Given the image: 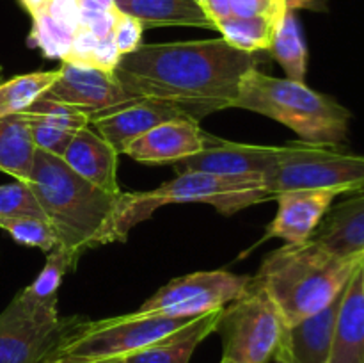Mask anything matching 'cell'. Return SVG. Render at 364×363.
Instances as JSON below:
<instances>
[{
    "label": "cell",
    "mask_w": 364,
    "mask_h": 363,
    "mask_svg": "<svg viewBox=\"0 0 364 363\" xmlns=\"http://www.w3.org/2000/svg\"><path fill=\"white\" fill-rule=\"evenodd\" d=\"M262 63L223 38L141 45L121 56L114 77L135 98L171 103L192 120L233 109L244 75Z\"/></svg>",
    "instance_id": "1"
},
{
    "label": "cell",
    "mask_w": 364,
    "mask_h": 363,
    "mask_svg": "<svg viewBox=\"0 0 364 363\" xmlns=\"http://www.w3.org/2000/svg\"><path fill=\"white\" fill-rule=\"evenodd\" d=\"M28 185L46 219L77 260L89 249L123 242L119 233L121 196L96 187L75 173L60 157L36 149Z\"/></svg>",
    "instance_id": "2"
},
{
    "label": "cell",
    "mask_w": 364,
    "mask_h": 363,
    "mask_svg": "<svg viewBox=\"0 0 364 363\" xmlns=\"http://www.w3.org/2000/svg\"><path fill=\"white\" fill-rule=\"evenodd\" d=\"M363 262L364 255L338 256L309 238L276 249L251 283L270 295L291 326L329 306Z\"/></svg>",
    "instance_id": "3"
},
{
    "label": "cell",
    "mask_w": 364,
    "mask_h": 363,
    "mask_svg": "<svg viewBox=\"0 0 364 363\" xmlns=\"http://www.w3.org/2000/svg\"><path fill=\"white\" fill-rule=\"evenodd\" d=\"M233 109L272 117L311 144H341L352 120L350 110L331 96L304 82L270 77L258 68L244 75Z\"/></svg>",
    "instance_id": "4"
},
{
    "label": "cell",
    "mask_w": 364,
    "mask_h": 363,
    "mask_svg": "<svg viewBox=\"0 0 364 363\" xmlns=\"http://www.w3.org/2000/svg\"><path fill=\"white\" fill-rule=\"evenodd\" d=\"M262 177H228V174L181 171L174 180L144 192H123L121 196L119 233L127 241L135 224L149 219L160 206L174 203H206L217 212L230 214L251 205L270 201Z\"/></svg>",
    "instance_id": "5"
},
{
    "label": "cell",
    "mask_w": 364,
    "mask_h": 363,
    "mask_svg": "<svg viewBox=\"0 0 364 363\" xmlns=\"http://www.w3.org/2000/svg\"><path fill=\"white\" fill-rule=\"evenodd\" d=\"M194 319L139 312V310L109 319H85L63 342L55 358L70 359L75 363L127 358L134 352L167 340L188 326Z\"/></svg>",
    "instance_id": "6"
},
{
    "label": "cell",
    "mask_w": 364,
    "mask_h": 363,
    "mask_svg": "<svg viewBox=\"0 0 364 363\" xmlns=\"http://www.w3.org/2000/svg\"><path fill=\"white\" fill-rule=\"evenodd\" d=\"M267 191L276 196L287 191L334 189L341 194L364 189V155L329 144L291 141L279 146L276 164L263 174Z\"/></svg>",
    "instance_id": "7"
},
{
    "label": "cell",
    "mask_w": 364,
    "mask_h": 363,
    "mask_svg": "<svg viewBox=\"0 0 364 363\" xmlns=\"http://www.w3.org/2000/svg\"><path fill=\"white\" fill-rule=\"evenodd\" d=\"M85 320L60 317L57 305H39L18 292L0 313V363H48Z\"/></svg>",
    "instance_id": "8"
},
{
    "label": "cell",
    "mask_w": 364,
    "mask_h": 363,
    "mask_svg": "<svg viewBox=\"0 0 364 363\" xmlns=\"http://www.w3.org/2000/svg\"><path fill=\"white\" fill-rule=\"evenodd\" d=\"M287 327L276 302L249 283L247 292L220 312L215 333L223 338V358L237 363H269Z\"/></svg>",
    "instance_id": "9"
},
{
    "label": "cell",
    "mask_w": 364,
    "mask_h": 363,
    "mask_svg": "<svg viewBox=\"0 0 364 363\" xmlns=\"http://www.w3.org/2000/svg\"><path fill=\"white\" fill-rule=\"evenodd\" d=\"M251 276L228 270H199L176 278L156 290L139 312L169 317H194L224 308L247 292Z\"/></svg>",
    "instance_id": "10"
},
{
    "label": "cell",
    "mask_w": 364,
    "mask_h": 363,
    "mask_svg": "<svg viewBox=\"0 0 364 363\" xmlns=\"http://www.w3.org/2000/svg\"><path fill=\"white\" fill-rule=\"evenodd\" d=\"M59 71V78L45 95L82 110L89 117L135 100V96L121 88L114 73L71 63H63Z\"/></svg>",
    "instance_id": "11"
},
{
    "label": "cell",
    "mask_w": 364,
    "mask_h": 363,
    "mask_svg": "<svg viewBox=\"0 0 364 363\" xmlns=\"http://www.w3.org/2000/svg\"><path fill=\"white\" fill-rule=\"evenodd\" d=\"M279 146L242 144L208 135L205 149L176 164L181 171L228 174V177H262L276 164Z\"/></svg>",
    "instance_id": "12"
},
{
    "label": "cell",
    "mask_w": 364,
    "mask_h": 363,
    "mask_svg": "<svg viewBox=\"0 0 364 363\" xmlns=\"http://www.w3.org/2000/svg\"><path fill=\"white\" fill-rule=\"evenodd\" d=\"M176 117H191L171 103L149 98H135L123 105L102 110L89 117V125L105 141L116 148L117 153H124L128 144L151 130L164 121Z\"/></svg>",
    "instance_id": "13"
},
{
    "label": "cell",
    "mask_w": 364,
    "mask_h": 363,
    "mask_svg": "<svg viewBox=\"0 0 364 363\" xmlns=\"http://www.w3.org/2000/svg\"><path fill=\"white\" fill-rule=\"evenodd\" d=\"M208 135L192 117L164 121L135 139L124 155L142 164H178L205 149Z\"/></svg>",
    "instance_id": "14"
},
{
    "label": "cell",
    "mask_w": 364,
    "mask_h": 363,
    "mask_svg": "<svg viewBox=\"0 0 364 363\" xmlns=\"http://www.w3.org/2000/svg\"><path fill=\"white\" fill-rule=\"evenodd\" d=\"M340 191L315 189V191H287L276 196L277 214L265 231V238H283L287 244H304L316 228Z\"/></svg>",
    "instance_id": "15"
},
{
    "label": "cell",
    "mask_w": 364,
    "mask_h": 363,
    "mask_svg": "<svg viewBox=\"0 0 364 363\" xmlns=\"http://www.w3.org/2000/svg\"><path fill=\"white\" fill-rule=\"evenodd\" d=\"M341 294L308 319L284 327L274 363H329Z\"/></svg>",
    "instance_id": "16"
},
{
    "label": "cell",
    "mask_w": 364,
    "mask_h": 363,
    "mask_svg": "<svg viewBox=\"0 0 364 363\" xmlns=\"http://www.w3.org/2000/svg\"><path fill=\"white\" fill-rule=\"evenodd\" d=\"M117 155L119 153L116 148L105 141L91 125H87L75 134L60 159L92 185L112 194H119Z\"/></svg>",
    "instance_id": "17"
},
{
    "label": "cell",
    "mask_w": 364,
    "mask_h": 363,
    "mask_svg": "<svg viewBox=\"0 0 364 363\" xmlns=\"http://www.w3.org/2000/svg\"><path fill=\"white\" fill-rule=\"evenodd\" d=\"M329 363H364V262L343 288Z\"/></svg>",
    "instance_id": "18"
},
{
    "label": "cell",
    "mask_w": 364,
    "mask_h": 363,
    "mask_svg": "<svg viewBox=\"0 0 364 363\" xmlns=\"http://www.w3.org/2000/svg\"><path fill=\"white\" fill-rule=\"evenodd\" d=\"M331 206L311 241L338 256L364 255V189Z\"/></svg>",
    "instance_id": "19"
},
{
    "label": "cell",
    "mask_w": 364,
    "mask_h": 363,
    "mask_svg": "<svg viewBox=\"0 0 364 363\" xmlns=\"http://www.w3.org/2000/svg\"><path fill=\"white\" fill-rule=\"evenodd\" d=\"M121 13L137 18L146 27L215 28L194 0H123L116 2Z\"/></svg>",
    "instance_id": "20"
},
{
    "label": "cell",
    "mask_w": 364,
    "mask_h": 363,
    "mask_svg": "<svg viewBox=\"0 0 364 363\" xmlns=\"http://www.w3.org/2000/svg\"><path fill=\"white\" fill-rule=\"evenodd\" d=\"M220 312L223 308L196 317L188 326H185L183 330L178 331L167 340L123 358L124 363H188L196 347L208 335L215 333Z\"/></svg>",
    "instance_id": "21"
},
{
    "label": "cell",
    "mask_w": 364,
    "mask_h": 363,
    "mask_svg": "<svg viewBox=\"0 0 364 363\" xmlns=\"http://www.w3.org/2000/svg\"><path fill=\"white\" fill-rule=\"evenodd\" d=\"M311 0H288L287 11L281 18L274 34L270 52L274 59L284 68L290 80L304 82L308 71V46L302 36L301 23L295 9L299 6H309Z\"/></svg>",
    "instance_id": "22"
},
{
    "label": "cell",
    "mask_w": 364,
    "mask_h": 363,
    "mask_svg": "<svg viewBox=\"0 0 364 363\" xmlns=\"http://www.w3.org/2000/svg\"><path fill=\"white\" fill-rule=\"evenodd\" d=\"M36 146L21 114L0 120V171L14 180L28 182Z\"/></svg>",
    "instance_id": "23"
},
{
    "label": "cell",
    "mask_w": 364,
    "mask_h": 363,
    "mask_svg": "<svg viewBox=\"0 0 364 363\" xmlns=\"http://www.w3.org/2000/svg\"><path fill=\"white\" fill-rule=\"evenodd\" d=\"M279 21L274 16H230L217 25V31L233 48L256 53L270 50Z\"/></svg>",
    "instance_id": "24"
},
{
    "label": "cell",
    "mask_w": 364,
    "mask_h": 363,
    "mask_svg": "<svg viewBox=\"0 0 364 363\" xmlns=\"http://www.w3.org/2000/svg\"><path fill=\"white\" fill-rule=\"evenodd\" d=\"M60 71H32L16 75L0 84V120L27 110L36 100L41 98L59 78Z\"/></svg>",
    "instance_id": "25"
},
{
    "label": "cell",
    "mask_w": 364,
    "mask_h": 363,
    "mask_svg": "<svg viewBox=\"0 0 364 363\" xmlns=\"http://www.w3.org/2000/svg\"><path fill=\"white\" fill-rule=\"evenodd\" d=\"M78 260L66 248L57 246L48 253V258H46L41 273L36 276L31 285L21 288L20 294L28 301L39 302V305H57V292H59L60 281L66 276L68 270L75 269Z\"/></svg>",
    "instance_id": "26"
},
{
    "label": "cell",
    "mask_w": 364,
    "mask_h": 363,
    "mask_svg": "<svg viewBox=\"0 0 364 363\" xmlns=\"http://www.w3.org/2000/svg\"><path fill=\"white\" fill-rule=\"evenodd\" d=\"M73 34L70 27L57 21L46 11L32 16V31L28 36V45L39 48L48 59H66L70 52Z\"/></svg>",
    "instance_id": "27"
},
{
    "label": "cell",
    "mask_w": 364,
    "mask_h": 363,
    "mask_svg": "<svg viewBox=\"0 0 364 363\" xmlns=\"http://www.w3.org/2000/svg\"><path fill=\"white\" fill-rule=\"evenodd\" d=\"M0 228L11 235L18 244L39 248L50 253L59 246V237L48 219L43 217H0Z\"/></svg>",
    "instance_id": "28"
},
{
    "label": "cell",
    "mask_w": 364,
    "mask_h": 363,
    "mask_svg": "<svg viewBox=\"0 0 364 363\" xmlns=\"http://www.w3.org/2000/svg\"><path fill=\"white\" fill-rule=\"evenodd\" d=\"M20 114L23 116L25 123H27L36 149H43V152L52 153V155L55 157L64 155V152L68 149L71 139L75 137L77 132L68 130V128L53 123L48 117L32 112V110L28 109Z\"/></svg>",
    "instance_id": "29"
},
{
    "label": "cell",
    "mask_w": 364,
    "mask_h": 363,
    "mask_svg": "<svg viewBox=\"0 0 364 363\" xmlns=\"http://www.w3.org/2000/svg\"><path fill=\"white\" fill-rule=\"evenodd\" d=\"M43 217L46 219L28 182L0 185V217Z\"/></svg>",
    "instance_id": "30"
},
{
    "label": "cell",
    "mask_w": 364,
    "mask_h": 363,
    "mask_svg": "<svg viewBox=\"0 0 364 363\" xmlns=\"http://www.w3.org/2000/svg\"><path fill=\"white\" fill-rule=\"evenodd\" d=\"M142 32H144V25L137 18L121 13V11L117 13L112 36L121 56H127V53L134 52L142 45Z\"/></svg>",
    "instance_id": "31"
},
{
    "label": "cell",
    "mask_w": 364,
    "mask_h": 363,
    "mask_svg": "<svg viewBox=\"0 0 364 363\" xmlns=\"http://www.w3.org/2000/svg\"><path fill=\"white\" fill-rule=\"evenodd\" d=\"M287 4L276 0H231V16H274L283 18Z\"/></svg>",
    "instance_id": "32"
},
{
    "label": "cell",
    "mask_w": 364,
    "mask_h": 363,
    "mask_svg": "<svg viewBox=\"0 0 364 363\" xmlns=\"http://www.w3.org/2000/svg\"><path fill=\"white\" fill-rule=\"evenodd\" d=\"M96 45H98V38L87 27L80 25V28L73 34L70 52H68L66 59L63 63L78 64V66H91V57Z\"/></svg>",
    "instance_id": "33"
},
{
    "label": "cell",
    "mask_w": 364,
    "mask_h": 363,
    "mask_svg": "<svg viewBox=\"0 0 364 363\" xmlns=\"http://www.w3.org/2000/svg\"><path fill=\"white\" fill-rule=\"evenodd\" d=\"M121 60V52L117 48L116 41H114V36H107V38L98 39V45H96L95 52L91 57V66L98 68V70L107 71V73H114V70L117 68Z\"/></svg>",
    "instance_id": "34"
},
{
    "label": "cell",
    "mask_w": 364,
    "mask_h": 363,
    "mask_svg": "<svg viewBox=\"0 0 364 363\" xmlns=\"http://www.w3.org/2000/svg\"><path fill=\"white\" fill-rule=\"evenodd\" d=\"M43 11H46L50 16L55 18L57 21L64 23L66 27H70L73 32L80 28L82 18L78 0H50Z\"/></svg>",
    "instance_id": "35"
},
{
    "label": "cell",
    "mask_w": 364,
    "mask_h": 363,
    "mask_svg": "<svg viewBox=\"0 0 364 363\" xmlns=\"http://www.w3.org/2000/svg\"><path fill=\"white\" fill-rule=\"evenodd\" d=\"M203 11L217 31V25L231 16V0H205Z\"/></svg>",
    "instance_id": "36"
},
{
    "label": "cell",
    "mask_w": 364,
    "mask_h": 363,
    "mask_svg": "<svg viewBox=\"0 0 364 363\" xmlns=\"http://www.w3.org/2000/svg\"><path fill=\"white\" fill-rule=\"evenodd\" d=\"M48 2H50V0H20V4L23 6V9L27 11L31 16L41 13V11L45 9L46 4H48Z\"/></svg>",
    "instance_id": "37"
},
{
    "label": "cell",
    "mask_w": 364,
    "mask_h": 363,
    "mask_svg": "<svg viewBox=\"0 0 364 363\" xmlns=\"http://www.w3.org/2000/svg\"><path fill=\"white\" fill-rule=\"evenodd\" d=\"M92 2L98 4V6L102 7V9H105V11L117 9V7H116V0H92Z\"/></svg>",
    "instance_id": "38"
},
{
    "label": "cell",
    "mask_w": 364,
    "mask_h": 363,
    "mask_svg": "<svg viewBox=\"0 0 364 363\" xmlns=\"http://www.w3.org/2000/svg\"><path fill=\"white\" fill-rule=\"evenodd\" d=\"M68 362H70V359H68ZM95 363H124V359L123 358H112V359H102V362H95Z\"/></svg>",
    "instance_id": "39"
},
{
    "label": "cell",
    "mask_w": 364,
    "mask_h": 363,
    "mask_svg": "<svg viewBox=\"0 0 364 363\" xmlns=\"http://www.w3.org/2000/svg\"><path fill=\"white\" fill-rule=\"evenodd\" d=\"M48 363H73V362H68V359H64V358H53V359H50Z\"/></svg>",
    "instance_id": "40"
},
{
    "label": "cell",
    "mask_w": 364,
    "mask_h": 363,
    "mask_svg": "<svg viewBox=\"0 0 364 363\" xmlns=\"http://www.w3.org/2000/svg\"><path fill=\"white\" fill-rule=\"evenodd\" d=\"M220 363H237V362H233V359H226V358H223V359H220Z\"/></svg>",
    "instance_id": "41"
},
{
    "label": "cell",
    "mask_w": 364,
    "mask_h": 363,
    "mask_svg": "<svg viewBox=\"0 0 364 363\" xmlns=\"http://www.w3.org/2000/svg\"><path fill=\"white\" fill-rule=\"evenodd\" d=\"M196 4H199V6H201V9H203V2H205V0H194Z\"/></svg>",
    "instance_id": "42"
},
{
    "label": "cell",
    "mask_w": 364,
    "mask_h": 363,
    "mask_svg": "<svg viewBox=\"0 0 364 363\" xmlns=\"http://www.w3.org/2000/svg\"><path fill=\"white\" fill-rule=\"evenodd\" d=\"M276 2H281V4H287L288 0H276Z\"/></svg>",
    "instance_id": "43"
},
{
    "label": "cell",
    "mask_w": 364,
    "mask_h": 363,
    "mask_svg": "<svg viewBox=\"0 0 364 363\" xmlns=\"http://www.w3.org/2000/svg\"><path fill=\"white\" fill-rule=\"evenodd\" d=\"M116 2H123V0H116Z\"/></svg>",
    "instance_id": "44"
},
{
    "label": "cell",
    "mask_w": 364,
    "mask_h": 363,
    "mask_svg": "<svg viewBox=\"0 0 364 363\" xmlns=\"http://www.w3.org/2000/svg\"><path fill=\"white\" fill-rule=\"evenodd\" d=\"M0 73H2V66H0Z\"/></svg>",
    "instance_id": "45"
}]
</instances>
